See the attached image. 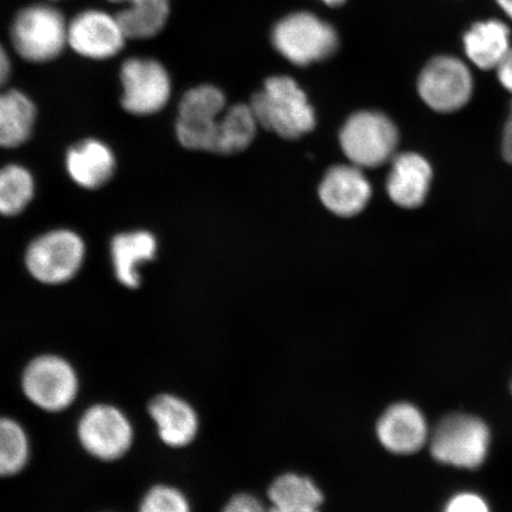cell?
I'll return each mask as SVG.
<instances>
[{
	"instance_id": "obj_2",
	"label": "cell",
	"mask_w": 512,
	"mask_h": 512,
	"mask_svg": "<svg viewBox=\"0 0 512 512\" xmlns=\"http://www.w3.org/2000/svg\"><path fill=\"white\" fill-rule=\"evenodd\" d=\"M249 106L259 126L284 139L303 137L316 126L315 111L305 92L288 76L268 79Z\"/></svg>"
},
{
	"instance_id": "obj_26",
	"label": "cell",
	"mask_w": 512,
	"mask_h": 512,
	"mask_svg": "<svg viewBox=\"0 0 512 512\" xmlns=\"http://www.w3.org/2000/svg\"><path fill=\"white\" fill-rule=\"evenodd\" d=\"M138 512H191V505L175 486L158 484L145 492Z\"/></svg>"
},
{
	"instance_id": "obj_16",
	"label": "cell",
	"mask_w": 512,
	"mask_h": 512,
	"mask_svg": "<svg viewBox=\"0 0 512 512\" xmlns=\"http://www.w3.org/2000/svg\"><path fill=\"white\" fill-rule=\"evenodd\" d=\"M432 178V166L425 157L414 152L395 156L387 179L390 200L401 208H419L430 192Z\"/></svg>"
},
{
	"instance_id": "obj_15",
	"label": "cell",
	"mask_w": 512,
	"mask_h": 512,
	"mask_svg": "<svg viewBox=\"0 0 512 512\" xmlns=\"http://www.w3.org/2000/svg\"><path fill=\"white\" fill-rule=\"evenodd\" d=\"M147 412L165 446L183 448L197 438L200 419L195 408L179 396L169 393L153 396Z\"/></svg>"
},
{
	"instance_id": "obj_3",
	"label": "cell",
	"mask_w": 512,
	"mask_h": 512,
	"mask_svg": "<svg viewBox=\"0 0 512 512\" xmlns=\"http://www.w3.org/2000/svg\"><path fill=\"white\" fill-rule=\"evenodd\" d=\"M21 388L32 406L57 414L68 411L78 401L80 377L67 358L42 354L31 358L24 367Z\"/></svg>"
},
{
	"instance_id": "obj_7",
	"label": "cell",
	"mask_w": 512,
	"mask_h": 512,
	"mask_svg": "<svg viewBox=\"0 0 512 512\" xmlns=\"http://www.w3.org/2000/svg\"><path fill=\"white\" fill-rule=\"evenodd\" d=\"M272 42L286 60L304 67L334 54L338 35L329 23L310 12H296L275 25Z\"/></svg>"
},
{
	"instance_id": "obj_25",
	"label": "cell",
	"mask_w": 512,
	"mask_h": 512,
	"mask_svg": "<svg viewBox=\"0 0 512 512\" xmlns=\"http://www.w3.org/2000/svg\"><path fill=\"white\" fill-rule=\"evenodd\" d=\"M35 182L30 172L19 165L0 169V214L15 216L28 207L34 197Z\"/></svg>"
},
{
	"instance_id": "obj_5",
	"label": "cell",
	"mask_w": 512,
	"mask_h": 512,
	"mask_svg": "<svg viewBox=\"0 0 512 512\" xmlns=\"http://www.w3.org/2000/svg\"><path fill=\"white\" fill-rule=\"evenodd\" d=\"M339 143L350 164L361 169L379 168L395 157L399 131L386 114L361 111L345 121Z\"/></svg>"
},
{
	"instance_id": "obj_28",
	"label": "cell",
	"mask_w": 512,
	"mask_h": 512,
	"mask_svg": "<svg viewBox=\"0 0 512 512\" xmlns=\"http://www.w3.org/2000/svg\"><path fill=\"white\" fill-rule=\"evenodd\" d=\"M222 512H268L258 498L249 494H239L230 498Z\"/></svg>"
},
{
	"instance_id": "obj_18",
	"label": "cell",
	"mask_w": 512,
	"mask_h": 512,
	"mask_svg": "<svg viewBox=\"0 0 512 512\" xmlns=\"http://www.w3.org/2000/svg\"><path fill=\"white\" fill-rule=\"evenodd\" d=\"M510 49L508 25L496 19L473 24L464 36L466 56L479 69H496Z\"/></svg>"
},
{
	"instance_id": "obj_14",
	"label": "cell",
	"mask_w": 512,
	"mask_h": 512,
	"mask_svg": "<svg viewBox=\"0 0 512 512\" xmlns=\"http://www.w3.org/2000/svg\"><path fill=\"white\" fill-rule=\"evenodd\" d=\"M324 207L339 217L360 214L373 194L363 169L354 164L336 165L326 172L318 190Z\"/></svg>"
},
{
	"instance_id": "obj_13",
	"label": "cell",
	"mask_w": 512,
	"mask_h": 512,
	"mask_svg": "<svg viewBox=\"0 0 512 512\" xmlns=\"http://www.w3.org/2000/svg\"><path fill=\"white\" fill-rule=\"evenodd\" d=\"M380 444L396 456L418 453L430 440L431 428L419 407L398 402L382 413L376 424Z\"/></svg>"
},
{
	"instance_id": "obj_30",
	"label": "cell",
	"mask_w": 512,
	"mask_h": 512,
	"mask_svg": "<svg viewBox=\"0 0 512 512\" xmlns=\"http://www.w3.org/2000/svg\"><path fill=\"white\" fill-rule=\"evenodd\" d=\"M502 152L504 159L512 164V104L507 123H505L503 130Z\"/></svg>"
},
{
	"instance_id": "obj_4",
	"label": "cell",
	"mask_w": 512,
	"mask_h": 512,
	"mask_svg": "<svg viewBox=\"0 0 512 512\" xmlns=\"http://www.w3.org/2000/svg\"><path fill=\"white\" fill-rule=\"evenodd\" d=\"M82 450L100 462L113 463L132 450L136 432L123 409L112 403H94L83 412L76 425Z\"/></svg>"
},
{
	"instance_id": "obj_17",
	"label": "cell",
	"mask_w": 512,
	"mask_h": 512,
	"mask_svg": "<svg viewBox=\"0 0 512 512\" xmlns=\"http://www.w3.org/2000/svg\"><path fill=\"white\" fill-rule=\"evenodd\" d=\"M67 170L73 181L85 189H98L112 178L115 157L112 150L99 140H85L67 155Z\"/></svg>"
},
{
	"instance_id": "obj_27",
	"label": "cell",
	"mask_w": 512,
	"mask_h": 512,
	"mask_svg": "<svg viewBox=\"0 0 512 512\" xmlns=\"http://www.w3.org/2000/svg\"><path fill=\"white\" fill-rule=\"evenodd\" d=\"M443 512H492L485 497L475 491H460L445 504Z\"/></svg>"
},
{
	"instance_id": "obj_6",
	"label": "cell",
	"mask_w": 512,
	"mask_h": 512,
	"mask_svg": "<svg viewBox=\"0 0 512 512\" xmlns=\"http://www.w3.org/2000/svg\"><path fill=\"white\" fill-rule=\"evenodd\" d=\"M10 37L16 53L24 60L48 62L60 56L68 44V24L53 6L30 5L18 12Z\"/></svg>"
},
{
	"instance_id": "obj_1",
	"label": "cell",
	"mask_w": 512,
	"mask_h": 512,
	"mask_svg": "<svg viewBox=\"0 0 512 512\" xmlns=\"http://www.w3.org/2000/svg\"><path fill=\"white\" fill-rule=\"evenodd\" d=\"M492 444L490 426L470 413L444 416L431 430L428 447L435 462L473 471L488 459Z\"/></svg>"
},
{
	"instance_id": "obj_33",
	"label": "cell",
	"mask_w": 512,
	"mask_h": 512,
	"mask_svg": "<svg viewBox=\"0 0 512 512\" xmlns=\"http://www.w3.org/2000/svg\"><path fill=\"white\" fill-rule=\"evenodd\" d=\"M322 2L326 5L332 6V8H335V6L342 5L345 0H322Z\"/></svg>"
},
{
	"instance_id": "obj_22",
	"label": "cell",
	"mask_w": 512,
	"mask_h": 512,
	"mask_svg": "<svg viewBox=\"0 0 512 512\" xmlns=\"http://www.w3.org/2000/svg\"><path fill=\"white\" fill-rule=\"evenodd\" d=\"M271 507L279 510L303 512L320 510L323 492L312 479L285 473L274 480L268 489Z\"/></svg>"
},
{
	"instance_id": "obj_8",
	"label": "cell",
	"mask_w": 512,
	"mask_h": 512,
	"mask_svg": "<svg viewBox=\"0 0 512 512\" xmlns=\"http://www.w3.org/2000/svg\"><path fill=\"white\" fill-rule=\"evenodd\" d=\"M224 107L226 98L219 88L204 85L190 89L179 104V143L189 150L214 152Z\"/></svg>"
},
{
	"instance_id": "obj_19",
	"label": "cell",
	"mask_w": 512,
	"mask_h": 512,
	"mask_svg": "<svg viewBox=\"0 0 512 512\" xmlns=\"http://www.w3.org/2000/svg\"><path fill=\"white\" fill-rule=\"evenodd\" d=\"M157 242L147 232L124 233L112 240L111 255L115 275L121 285L137 288L140 285L138 267L155 258Z\"/></svg>"
},
{
	"instance_id": "obj_11",
	"label": "cell",
	"mask_w": 512,
	"mask_h": 512,
	"mask_svg": "<svg viewBox=\"0 0 512 512\" xmlns=\"http://www.w3.org/2000/svg\"><path fill=\"white\" fill-rule=\"evenodd\" d=\"M120 80L124 89L121 105L128 113L151 115L168 104L171 80L162 63L132 57L121 66Z\"/></svg>"
},
{
	"instance_id": "obj_29",
	"label": "cell",
	"mask_w": 512,
	"mask_h": 512,
	"mask_svg": "<svg viewBox=\"0 0 512 512\" xmlns=\"http://www.w3.org/2000/svg\"><path fill=\"white\" fill-rule=\"evenodd\" d=\"M496 70L501 85L512 93V48L509 50V53L504 56L501 63L498 64Z\"/></svg>"
},
{
	"instance_id": "obj_12",
	"label": "cell",
	"mask_w": 512,
	"mask_h": 512,
	"mask_svg": "<svg viewBox=\"0 0 512 512\" xmlns=\"http://www.w3.org/2000/svg\"><path fill=\"white\" fill-rule=\"evenodd\" d=\"M126 40L117 17L105 11H83L68 24L70 48L87 59H111L123 50Z\"/></svg>"
},
{
	"instance_id": "obj_24",
	"label": "cell",
	"mask_w": 512,
	"mask_h": 512,
	"mask_svg": "<svg viewBox=\"0 0 512 512\" xmlns=\"http://www.w3.org/2000/svg\"><path fill=\"white\" fill-rule=\"evenodd\" d=\"M30 458L28 431L11 416H0V478L21 475L27 469Z\"/></svg>"
},
{
	"instance_id": "obj_32",
	"label": "cell",
	"mask_w": 512,
	"mask_h": 512,
	"mask_svg": "<svg viewBox=\"0 0 512 512\" xmlns=\"http://www.w3.org/2000/svg\"><path fill=\"white\" fill-rule=\"evenodd\" d=\"M501 9L512 19V0H496Z\"/></svg>"
},
{
	"instance_id": "obj_21",
	"label": "cell",
	"mask_w": 512,
	"mask_h": 512,
	"mask_svg": "<svg viewBox=\"0 0 512 512\" xmlns=\"http://www.w3.org/2000/svg\"><path fill=\"white\" fill-rule=\"evenodd\" d=\"M36 120V107L19 91L0 89V146L6 149L27 142Z\"/></svg>"
},
{
	"instance_id": "obj_9",
	"label": "cell",
	"mask_w": 512,
	"mask_h": 512,
	"mask_svg": "<svg viewBox=\"0 0 512 512\" xmlns=\"http://www.w3.org/2000/svg\"><path fill=\"white\" fill-rule=\"evenodd\" d=\"M85 243L70 230H54L31 243L25 255L28 271L47 285H60L73 279L85 259Z\"/></svg>"
},
{
	"instance_id": "obj_10",
	"label": "cell",
	"mask_w": 512,
	"mask_h": 512,
	"mask_svg": "<svg viewBox=\"0 0 512 512\" xmlns=\"http://www.w3.org/2000/svg\"><path fill=\"white\" fill-rule=\"evenodd\" d=\"M418 91L422 101L433 111L457 112L472 98V74L469 67L457 57L437 56L422 69Z\"/></svg>"
},
{
	"instance_id": "obj_31",
	"label": "cell",
	"mask_w": 512,
	"mask_h": 512,
	"mask_svg": "<svg viewBox=\"0 0 512 512\" xmlns=\"http://www.w3.org/2000/svg\"><path fill=\"white\" fill-rule=\"evenodd\" d=\"M11 73V62L8 53L0 44V89L3 88L6 82L9 80Z\"/></svg>"
},
{
	"instance_id": "obj_35",
	"label": "cell",
	"mask_w": 512,
	"mask_h": 512,
	"mask_svg": "<svg viewBox=\"0 0 512 512\" xmlns=\"http://www.w3.org/2000/svg\"><path fill=\"white\" fill-rule=\"evenodd\" d=\"M511 393H512V382H511Z\"/></svg>"
},
{
	"instance_id": "obj_23",
	"label": "cell",
	"mask_w": 512,
	"mask_h": 512,
	"mask_svg": "<svg viewBox=\"0 0 512 512\" xmlns=\"http://www.w3.org/2000/svg\"><path fill=\"white\" fill-rule=\"evenodd\" d=\"M258 121L249 105H235L222 115L214 152L235 155L253 143Z\"/></svg>"
},
{
	"instance_id": "obj_20",
	"label": "cell",
	"mask_w": 512,
	"mask_h": 512,
	"mask_svg": "<svg viewBox=\"0 0 512 512\" xmlns=\"http://www.w3.org/2000/svg\"><path fill=\"white\" fill-rule=\"evenodd\" d=\"M123 6L117 17L127 38L147 40L165 27L170 14L169 0H108Z\"/></svg>"
},
{
	"instance_id": "obj_34",
	"label": "cell",
	"mask_w": 512,
	"mask_h": 512,
	"mask_svg": "<svg viewBox=\"0 0 512 512\" xmlns=\"http://www.w3.org/2000/svg\"><path fill=\"white\" fill-rule=\"evenodd\" d=\"M268 512H291V511H284V510H279V509L270 508V509H268ZM306 512H320V510H316V511H306Z\"/></svg>"
}]
</instances>
